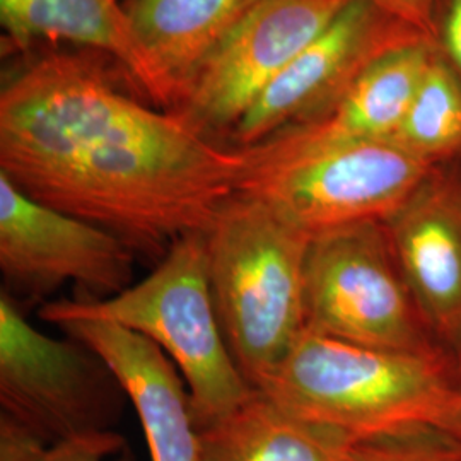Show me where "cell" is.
<instances>
[{
	"instance_id": "cell-20",
	"label": "cell",
	"mask_w": 461,
	"mask_h": 461,
	"mask_svg": "<svg viewBox=\"0 0 461 461\" xmlns=\"http://www.w3.org/2000/svg\"><path fill=\"white\" fill-rule=\"evenodd\" d=\"M0 23L17 49L47 40V0H0Z\"/></svg>"
},
{
	"instance_id": "cell-3",
	"label": "cell",
	"mask_w": 461,
	"mask_h": 461,
	"mask_svg": "<svg viewBox=\"0 0 461 461\" xmlns=\"http://www.w3.org/2000/svg\"><path fill=\"white\" fill-rule=\"evenodd\" d=\"M38 314L57 327L70 320H101L146 337L180 371L198 430L234 412L255 392L217 316L205 232L180 238L146 279L116 296L45 303Z\"/></svg>"
},
{
	"instance_id": "cell-23",
	"label": "cell",
	"mask_w": 461,
	"mask_h": 461,
	"mask_svg": "<svg viewBox=\"0 0 461 461\" xmlns=\"http://www.w3.org/2000/svg\"><path fill=\"white\" fill-rule=\"evenodd\" d=\"M456 357H458V363L455 366V375H456V379L461 386V347L456 350Z\"/></svg>"
},
{
	"instance_id": "cell-13",
	"label": "cell",
	"mask_w": 461,
	"mask_h": 461,
	"mask_svg": "<svg viewBox=\"0 0 461 461\" xmlns=\"http://www.w3.org/2000/svg\"><path fill=\"white\" fill-rule=\"evenodd\" d=\"M436 51L434 41H420L384 53L325 110L285 129L323 142L390 139Z\"/></svg>"
},
{
	"instance_id": "cell-11",
	"label": "cell",
	"mask_w": 461,
	"mask_h": 461,
	"mask_svg": "<svg viewBox=\"0 0 461 461\" xmlns=\"http://www.w3.org/2000/svg\"><path fill=\"white\" fill-rule=\"evenodd\" d=\"M384 226L429 333L456 352L461 347V175L436 166Z\"/></svg>"
},
{
	"instance_id": "cell-7",
	"label": "cell",
	"mask_w": 461,
	"mask_h": 461,
	"mask_svg": "<svg viewBox=\"0 0 461 461\" xmlns=\"http://www.w3.org/2000/svg\"><path fill=\"white\" fill-rule=\"evenodd\" d=\"M122 395L113 373L91 348L34 329L16 297L0 293L2 413L55 445L112 429Z\"/></svg>"
},
{
	"instance_id": "cell-4",
	"label": "cell",
	"mask_w": 461,
	"mask_h": 461,
	"mask_svg": "<svg viewBox=\"0 0 461 461\" xmlns=\"http://www.w3.org/2000/svg\"><path fill=\"white\" fill-rule=\"evenodd\" d=\"M310 238L255 198L234 195L205 230L215 310L230 354L253 388L306 330Z\"/></svg>"
},
{
	"instance_id": "cell-15",
	"label": "cell",
	"mask_w": 461,
	"mask_h": 461,
	"mask_svg": "<svg viewBox=\"0 0 461 461\" xmlns=\"http://www.w3.org/2000/svg\"><path fill=\"white\" fill-rule=\"evenodd\" d=\"M260 0H129L123 7L152 66L185 98L203 59Z\"/></svg>"
},
{
	"instance_id": "cell-9",
	"label": "cell",
	"mask_w": 461,
	"mask_h": 461,
	"mask_svg": "<svg viewBox=\"0 0 461 461\" xmlns=\"http://www.w3.org/2000/svg\"><path fill=\"white\" fill-rule=\"evenodd\" d=\"M350 0H260L203 59L185 91L202 132L236 127L280 72Z\"/></svg>"
},
{
	"instance_id": "cell-16",
	"label": "cell",
	"mask_w": 461,
	"mask_h": 461,
	"mask_svg": "<svg viewBox=\"0 0 461 461\" xmlns=\"http://www.w3.org/2000/svg\"><path fill=\"white\" fill-rule=\"evenodd\" d=\"M47 40L112 55L154 103L173 104L180 99L139 45L118 0H47Z\"/></svg>"
},
{
	"instance_id": "cell-19",
	"label": "cell",
	"mask_w": 461,
	"mask_h": 461,
	"mask_svg": "<svg viewBox=\"0 0 461 461\" xmlns=\"http://www.w3.org/2000/svg\"><path fill=\"white\" fill-rule=\"evenodd\" d=\"M32 461H133V458L125 451V438L113 429H106L45 446Z\"/></svg>"
},
{
	"instance_id": "cell-17",
	"label": "cell",
	"mask_w": 461,
	"mask_h": 461,
	"mask_svg": "<svg viewBox=\"0 0 461 461\" xmlns=\"http://www.w3.org/2000/svg\"><path fill=\"white\" fill-rule=\"evenodd\" d=\"M390 140L430 166L460 154L461 83L439 51L432 55Z\"/></svg>"
},
{
	"instance_id": "cell-14",
	"label": "cell",
	"mask_w": 461,
	"mask_h": 461,
	"mask_svg": "<svg viewBox=\"0 0 461 461\" xmlns=\"http://www.w3.org/2000/svg\"><path fill=\"white\" fill-rule=\"evenodd\" d=\"M200 436L202 461H344L356 443L285 411L257 388Z\"/></svg>"
},
{
	"instance_id": "cell-21",
	"label": "cell",
	"mask_w": 461,
	"mask_h": 461,
	"mask_svg": "<svg viewBox=\"0 0 461 461\" xmlns=\"http://www.w3.org/2000/svg\"><path fill=\"white\" fill-rule=\"evenodd\" d=\"M378 7L381 13L411 26L419 33L436 41L434 9L438 0H366Z\"/></svg>"
},
{
	"instance_id": "cell-8",
	"label": "cell",
	"mask_w": 461,
	"mask_h": 461,
	"mask_svg": "<svg viewBox=\"0 0 461 461\" xmlns=\"http://www.w3.org/2000/svg\"><path fill=\"white\" fill-rule=\"evenodd\" d=\"M137 255L110 230L45 205L0 173V270L11 289L45 296L76 284L99 301L133 284Z\"/></svg>"
},
{
	"instance_id": "cell-5",
	"label": "cell",
	"mask_w": 461,
	"mask_h": 461,
	"mask_svg": "<svg viewBox=\"0 0 461 461\" xmlns=\"http://www.w3.org/2000/svg\"><path fill=\"white\" fill-rule=\"evenodd\" d=\"M238 194L267 205L310 240L364 222H386L436 166L390 139L323 142L289 129L240 148Z\"/></svg>"
},
{
	"instance_id": "cell-22",
	"label": "cell",
	"mask_w": 461,
	"mask_h": 461,
	"mask_svg": "<svg viewBox=\"0 0 461 461\" xmlns=\"http://www.w3.org/2000/svg\"><path fill=\"white\" fill-rule=\"evenodd\" d=\"M445 49L461 76V0H451L445 19Z\"/></svg>"
},
{
	"instance_id": "cell-12",
	"label": "cell",
	"mask_w": 461,
	"mask_h": 461,
	"mask_svg": "<svg viewBox=\"0 0 461 461\" xmlns=\"http://www.w3.org/2000/svg\"><path fill=\"white\" fill-rule=\"evenodd\" d=\"M91 348L132 402L144 429L150 461H202L182 375L165 352L132 330L101 320H70L59 325Z\"/></svg>"
},
{
	"instance_id": "cell-2",
	"label": "cell",
	"mask_w": 461,
	"mask_h": 461,
	"mask_svg": "<svg viewBox=\"0 0 461 461\" xmlns=\"http://www.w3.org/2000/svg\"><path fill=\"white\" fill-rule=\"evenodd\" d=\"M257 390L354 441L438 438L461 446V386L441 352L354 346L304 330Z\"/></svg>"
},
{
	"instance_id": "cell-10",
	"label": "cell",
	"mask_w": 461,
	"mask_h": 461,
	"mask_svg": "<svg viewBox=\"0 0 461 461\" xmlns=\"http://www.w3.org/2000/svg\"><path fill=\"white\" fill-rule=\"evenodd\" d=\"M420 41L432 40L366 0H350L255 101L234 127L236 140L249 148L310 120L342 95L371 62Z\"/></svg>"
},
{
	"instance_id": "cell-6",
	"label": "cell",
	"mask_w": 461,
	"mask_h": 461,
	"mask_svg": "<svg viewBox=\"0 0 461 461\" xmlns=\"http://www.w3.org/2000/svg\"><path fill=\"white\" fill-rule=\"evenodd\" d=\"M306 330L354 346L439 352L396 264L384 222L314 236L304 268Z\"/></svg>"
},
{
	"instance_id": "cell-18",
	"label": "cell",
	"mask_w": 461,
	"mask_h": 461,
	"mask_svg": "<svg viewBox=\"0 0 461 461\" xmlns=\"http://www.w3.org/2000/svg\"><path fill=\"white\" fill-rule=\"evenodd\" d=\"M344 461H461V446L438 438L356 441Z\"/></svg>"
},
{
	"instance_id": "cell-1",
	"label": "cell",
	"mask_w": 461,
	"mask_h": 461,
	"mask_svg": "<svg viewBox=\"0 0 461 461\" xmlns=\"http://www.w3.org/2000/svg\"><path fill=\"white\" fill-rule=\"evenodd\" d=\"M241 149L148 108L99 68L50 55L0 93V173L34 200L110 230L159 264L238 194Z\"/></svg>"
}]
</instances>
